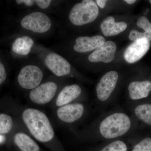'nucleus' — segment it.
Segmentation results:
<instances>
[{
  "label": "nucleus",
  "instance_id": "obj_1",
  "mask_svg": "<svg viewBox=\"0 0 151 151\" xmlns=\"http://www.w3.org/2000/svg\"><path fill=\"white\" fill-rule=\"evenodd\" d=\"M24 122L36 139L46 142L52 139L54 132L46 115L36 109L29 108L22 113Z\"/></svg>",
  "mask_w": 151,
  "mask_h": 151
},
{
  "label": "nucleus",
  "instance_id": "obj_8",
  "mask_svg": "<svg viewBox=\"0 0 151 151\" xmlns=\"http://www.w3.org/2000/svg\"><path fill=\"white\" fill-rule=\"evenodd\" d=\"M150 44L147 39L135 41L124 51V59L127 62L133 63L141 59L148 51Z\"/></svg>",
  "mask_w": 151,
  "mask_h": 151
},
{
  "label": "nucleus",
  "instance_id": "obj_16",
  "mask_svg": "<svg viewBox=\"0 0 151 151\" xmlns=\"http://www.w3.org/2000/svg\"><path fill=\"white\" fill-rule=\"evenodd\" d=\"M34 44L33 40L27 36L18 37L12 44L13 51L17 54L26 55L29 54Z\"/></svg>",
  "mask_w": 151,
  "mask_h": 151
},
{
  "label": "nucleus",
  "instance_id": "obj_30",
  "mask_svg": "<svg viewBox=\"0 0 151 151\" xmlns=\"http://www.w3.org/2000/svg\"><path fill=\"white\" fill-rule=\"evenodd\" d=\"M149 1L150 2V3H151V1Z\"/></svg>",
  "mask_w": 151,
  "mask_h": 151
},
{
  "label": "nucleus",
  "instance_id": "obj_19",
  "mask_svg": "<svg viewBox=\"0 0 151 151\" xmlns=\"http://www.w3.org/2000/svg\"><path fill=\"white\" fill-rule=\"evenodd\" d=\"M12 127L13 122L11 116L6 114H0V134L8 133Z\"/></svg>",
  "mask_w": 151,
  "mask_h": 151
},
{
  "label": "nucleus",
  "instance_id": "obj_26",
  "mask_svg": "<svg viewBox=\"0 0 151 151\" xmlns=\"http://www.w3.org/2000/svg\"><path fill=\"white\" fill-rule=\"evenodd\" d=\"M16 2L17 4H24L25 5L27 6H32L35 3V1H32V0H17Z\"/></svg>",
  "mask_w": 151,
  "mask_h": 151
},
{
  "label": "nucleus",
  "instance_id": "obj_18",
  "mask_svg": "<svg viewBox=\"0 0 151 151\" xmlns=\"http://www.w3.org/2000/svg\"><path fill=\"white\" fill-rule=\"evenodd\" d=\"M134 112L139 119L151 126V104L138 105L135 108Z\"/></svg>",
  "mask_w": 151,
  "mask_h": 151
},
{
  "label": "nucleus",
  "instance_id": "obj_10",
  "mask_svg": "<svg viewBox=\"0 0 151 151\" xmlns=\"http://www.w3.org/2000/svg\"><path fill=\"white\" fill-rule=\"evenodd\" d=\"M45 63L49 69L57 76H63L70 73V63L66 59L57 53L52 52L47 55Z\"/></svg>",
  "mask_w": 151,
  "mask_h": 151
},
{
  "label": "nucleus",
  "instance_id": "obj_12",
  "mask_svg": "<svg viewBox=\"0 0 151 151\" xmlns=\"http://www.w3.org/2000/svg\"><path fill=\"white\" fill-rule=\"evenodd\" d=\"M105 42L102 36L96 35L92 37H79L76 40L73 49L78 52H86L96 49Z\"/></svg>",
  "mask_w": 151,
  "mask_h": 151
},
{
  "label": "nucleus",
  "instance_id": "obj_14",
  "mask_svg": "<svg viewBox=\"0 0 151 151\" xmlns=\"http://www.w3.org/2000/svg\"><path fill=\"white\" fill-rule=\"evenodd\" d=\"M81 89L77 84L65 86L60 92L56 100L58 106H63L67 105L80 96Z\"/></svg>",
  "mask_w": 151,
  "mask_h": 151
},
{
  "label": "nucleus",
  "instance_id": "obj_29",
  "mask_svg": "<svg viewBox=\"0 0 151 151\" xmlns=\"http://www.w3.org/2000/svg\"><path fill=\"white\" fill-rule=\"evenodd\" d=\"M5 140V138L4 136L0 135V144L4 142Z\"/></svg>",
  "mask_w": 151,
  "mask_h": 151
},
{
  "label": "nucleus",
  "instance_id": "obj_15",
  "mask_svg": "<svg viewBox=\"0 0 151 151\" xmlns=\"http://www.w3.org/2000/svg\"><path fill=\"white\" fill-rule=\"evenodd\" d=\"M127 25L124 22H116L113 17H108L100 25L101 30L106 36L116 35L124 31L127 29Z\"/></svg>",
  "mask_w": 151,
  "mask_h": 151
},
{
  "label": "nucleus",
  "instance_id": "obj_27",
  "mask_svg": "<svg viewBox=\"0 0 151 151\" xmlns=\"http://www.w3.org/2000/svg\"><path fill=\"white\" fill-rule=\"evenodd\" d=\"M95 2L97 3V6H99L101 8L103 9L106 5L107 1L106 0H96L95 1Z\"/></svg>",
  "mask_w": 151,
  "mask_h": 151
},
{
  "label": "nucleus",
  "instance_id": "obj_4",
  "mask_svg": "<svg viewBox=\"0 0 151 151\" xmlns=\"http://www.w3.org/2000/svg\"><path fill=\"white\" fill-rule=\"evenodd\" d=\"M21 24L25 29L38 33L48 31L51 26L50 19L45 14L34 12L26 16L22 19Z\"/></svg>",
  "mask_w": 151,
  "mask_h": 151
},
{
  "label": "nucleus",
  "instance_id": "obj_20",
  "mask_svg": "<svg viewBox=\"0 0 151 151\" xmlns=\"http://www.w3.org/2000/svg\"><path fill=\"white\" fill-rule=\"evenodd\" d=\"M137 25L139 27L143 29L148 37V41H151V23L147 18L141 17L138 19Z\"/></svg>",
  "mask_w": 151,
  "mask_h": 151
},
{
  "label": "nucleus",
  "instance_id": "obj_2",
  "mask_svg": "<svg viewBox=\"0 0 151 151\" xmlns=\"http://www.w3.org/2000/svg\"><path fill=\"white\" fill-rule=\"evenodd\" d=\"M131 126L129 116L124 113H113L108 116L101 122L100 134L106 139H113L124 135Z\"/></svg>",
  "mask_w": 151,
  "mask_h": 151
},
{
  "label": "nucleus",
  "instance_id": "obj_5",
  "mask_svg": "<svg viewBox=\"0 0 151 151\" xmlns=\"http://www.w3.org/2000/svg\"><path fill=\"white\" fill-rule=\"evenodd\" d=\"M40 68L34 65H27L23 68L18 77L19 84L25 89H34L38 86L43 78Z\"/></svg>",
  "mask_w": 151,
  "mask_h": 151
},
{
  "label": "nucleus",
  "instance_id": "obj_17",
  "mask_svg": "<svg viewBox=\"0 0 151 151\" xmlns=\"http://www.w3.org/2000/svg\"><path fill=\"white\" fill-rule=\"evenodd\" d=\"M14 142L22 151H39L37 143L24 133H19L15 135Z\"/></svg>",
  "mask_w": 151,
  "mask_h": 151
},
{
  "label": "nucleus",
  "instance_id": "obj_28",
  "mask_svg": "<svg viewBox=\"0 0 151 151\" xmlns=\"http://www.w3.org/2000/svg\"><path fill=\"white\" fill-rule=\"evenodd\" d=\"M124 1L128 3V4H132L134 3L136 1H135V0H125Z\"/></svg>",
  "mask_w": 151,
  "mask_h": 151
},
{
  "label": "nucleus",
  "instance_id": "obj_21",
  "mask_svg": "<svg viewBox=\"0 0 151 151\" xmlns=\"http://www.w3.org/2000/svg\"><path fill=\"white\" fill-rule=\"evenodd\" d=\"M126 144L121 141H116L106 146L101 151H127Z\"/></svg>",
  "mask_w": 151,
  "mask_h": 151
},
{
  "label": "nucleus",
  "instance_id": "obj_22",
  "mask_svg": "<svg viewBox=\"0 0 151 151\" xmlns=\"http://www.w3.org/2000/svg\"><path fill=\"white\" fill-rule=\"evenodd\" d=\"M132 151H151V138L144 139L135 146Z\"/></svg>",
  "mask_w": 151,
  "mask_h": 151
},
{
  "label": "nucleus",
  "instance_id": "obj_9",
  "mask_svg": "<svg viewBox=\"0 0 151 151\" xmlns=\"http://www.w3.org/2000/svg\"><path fill=\"white\" fill-rule=\"evenodd\" d=\"M116 50L115 42L111 41L105 42L89 55L88 59L91 62L109 63L115 58Z\"/></svg>",
  "mask_w": 151,
  "mask_h": 151
},
{
  "label": "nucleus",
  "instance_id": "obj_6",
  "mask_svg": "<svg viewBox=\"0 0 151 151\" xmlns=\"http://www.w3.org/2000/svg\"><path fill=\"white\" fill-rule=\"evenodd\" d=\"M57 85L54 82L49 81L33 89L29 97L34 103L43 105L51 101L56 93Z\"/></svg>",
  "mask_w": 151,
  "mask_h": 151
},
{
  "label": "nucleus",
  "instance_id": "obj_25",
  "mask_svg": "<svg viewBox=\"0 0 151 151\" xmlns=\"http://www.w3.org/2000/svg\"><path fill=\"white\" fill-rule=\"evenodd\" d=\"M6 77V74L5 68L0 60V85L2 84L5 81Z\"/></svg>",
  "mask_w": 151,
  "mask_h": 151
},
{
  "label": "nucleus",
  "instance_id": "obj_11",
  "mask_svg": "<svg viewBox=\"0 0 151 151\" xmlns=\"http://www.w3.org/2000/svg\"><path fill=\"white\" fill-rule=\"evenodd\" d=\"M84 111V106L82 104L74 103L61 106L57 110V114L63 122L71 123L81 118Z\"/></svg>",
  "mask_w": 151,
  "mask_h": 151
},
{
  "label": "nucleus",
  "instance_id": "obj_7",
  "mask_svg": "<svg viewBox=\"0 0 151 151\" xmlns=\"http://www.w3.org/2000/svg\"><path fill=\"white\" fill-rule=\"evenodd\" d=\"M119 75L116 71L107 72L103 76L96 87L97 97L101 101L108 100L116 87Z\"/></svg>",
  "mask_w": 151,
  "mask_h": 151
},
{
  "label": "nucleus",
  "instance_id": "obj_13",
  "mask_svg": "<svg viewBox=\"0 0 151 151\" xmlns=\"http://www.w3.org/2000/svg\"><path fill=\"white\" fill-rule=\"evenodd\" d=\"M130 98L133 100H139L149 96L151 91L150 81H133L129 86Z\"/></svg>",
  "mask_w": 151,
  "mask_h": 151
},
{
  "label": "nucleus",
  "instance_id": "obj_23",
  "mask_svg": "<svg viewBox=\"0 0 151 151\" xmlns=\"http://www.w3.org/2000/svg\"><path fill=\"white\" fill-rule=\"evenodd\" d=\"M129 38L130 40L134 42L142 38L147 39L148 40V37L145 33L139 32L135 29L131 31L129 35Z\"/></svg>",
  "mask_w": 151,
  "mask_h": 151
},
{
  "label": "nucleus",
  "instance_id": "obj_24",
  "mask_svg": "<svg viewBox=\"0 0 151 151\" xmlns=\"http://www.w3.org/2000/svg\"><path fill=\"white\" fill-rule=\"evenodd\" d=\"M51 1L50 0H37L35 3L42 9L47 8L51 4Z\"/></svg>",
  "mask_w": 151,
  "mask_h": 151
},
{
  "label": "nucleus",
  "instance_id": "obj_3",
  "mask_svg": "<svg viewBox=\"0 0 151 151\" xmlns=\"http://www.w3.org/2000/svg\"><path fill=\"white\" fill-rule=\"evenodd\" d=\"M99 14V9L92 0H84L73 6L69 19L73 24L81 26L94 21Z\"/></svg>",
  "mask_w": 151,
  "mask_h": 151
}]
</instances>
